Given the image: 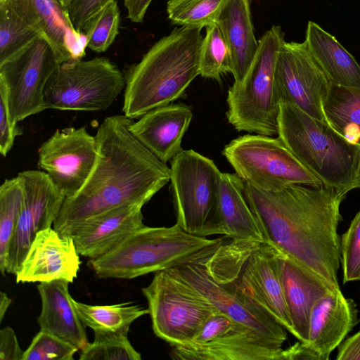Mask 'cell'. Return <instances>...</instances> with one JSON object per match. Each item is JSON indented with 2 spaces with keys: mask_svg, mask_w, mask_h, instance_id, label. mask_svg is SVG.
<instances>
[{
  "mask_svg": "<svg viewBox=\"0 0 360 360\" xmlns=\"http://www.w3.org/2000/svg\"><path fill=\"white\" fill-rule=\"evenodd\" d=\"M243 188L264 243L340 289L338 229L347 194L324 184L266 191L243 181Z\"/></svg>",
  "mask_w": 360,
  "mask_h": 360,
  "instance_id": "1",
  "label": "cell"
},
{
  "mask_svg": "<svg viewBox=\"0 0 360 360\" xmlns=\"http://www.w3.org/2000/svg\"><path fill=\"white\" fill-rule=\"evenodd\" d=\"M125 115L106 117L95 136L98 155L82 188L65 198L53 229L71 236L84 221L129 204H146L170 181V167L130 131Z\"/></svg>",
  "mask_w": 360,
  "mask_h": 360,
  "instance_id": "2",
  "label": "cell"
},
{
  "mask_svg": "<svg viewBox=\"0 0 360 360\" xmlns=\"http://www.w3.org/2000/svg\"><path fill=\"white\" fill-rule=\"evenodd\" d=\"M202 28L180 26L156 41L125 70L122 111L137 119L181 97L199 75Z\"/></svg>",
  "mask_w": 360,
  "mask_h": 360,
  "instance_id": "3",
  "label": "cell"
},
{
  "mask_svg": "<svg viewBox=\"0 0 360 360\" xmlns=\"http://www.w3.org/2000/svg\"><path fill=\"white\" fill-rule=\"evenodd\" d=\"M277 135L323 184L346 194L356 188L360 145L349 141L327 122L280 103Z\"/></svg>",
  "mask_w": 360,
  "mask_h": 360,
  "instance_id": "4",
  "label": "cell"
},
{
  "mask_svg": "<svg viewBox=\"0 0 360 360\" xmlns=\"http://www.w3.org/2000/svg\"><path fill=\"white\" fill-rule=\"evenodd\" d=\"M223 240L190 234L176 223L169 227L144 225L109 252L89 259L88 265L101 278L131 279L185 263Z\"/></svg>",
  "mask_w": 360,
  "mask_h": 360,
  "instance_id": "5",
  "label": "cell"
},
{
  "mask_svg": "<svg viewBox=\"0 0 360 360\" xmlns=\"http://www.w3.org/2000/svg\"><path fill=\"white\" fill-rule=\"evenodd\" d=\"M231 240L205 255L208 269L214 277L235 285L293 335L276 250L266 243Z\"/></svg>",
  "mask_w": 360,
  "mask_h": 360,
  "instance_id": "6",
  "label": "cell"
},
{
  "mask_svg": "<svg viewBox=\"0 0 360 360\" xmlns=\"http://www.w3.org/2000/svg\"><path fill=\"white\" fill-rule=\"evenodd\" d=\"M284 41L281 27L272 26L259 39L255 57L243 79L229 87L226 117L237 131L277 134L280 103L274 88V70Z\"/></svg>",
  "mask_w": 360,
  "mask_h": 360,
  "instance_id": "7",
  "label": "cell"
},
{
  "mask_svg": "<svg viewBox=\"0 0 360 360\" xmlns=\"http://www.w3.org/2000/svg\"><path fill=\"white\" fill-rule=\"evenodd\" d=\"M221 174L214 162L183 150L171 160L170 181L176 224L202 237L223 235L219 215Z\"/></svg>",
  "mask_w": 360,
  "mask_h": 360,
  "instance_id": "8",
  "label": "cell"
},
{
  "mask_svg": "<svg viewBox=\"0 0 360 360\" xmlns=\"http://www.w3.org/2000/svg\"><path fill=\"white\" fill-rule=\"evenodd\" d=\"M125 84L124 73L107 58L66 61L48 81L44 101L46 109L103 111L113 103Z\"/></svg>",
  "mask_w": 360,
  "mask_h": 360,
  "instance_id": "9",
  "label": "cell"
},
{
  "mask_svg": "<svg viewBox=\"0 0 360 360\" xmlns=\"http://www.w3.org/2000/svg\"><path fill=\"white\" fill-rule=\"evenodd\" d=\"M222 153L243 181L263 191H278L295 184H323L278 137L240 136L226 145Z\"/></svg>",
  "mask_w": 360,
  "mask_h": 360,
  "instance_id": "10",
  "label": "cell"
},
{
  "mask_svg": "<svg viewBox=\"0 0 360 360\" xmlns=\"http://www.w3.org/2000/svg\"><path fill=\"white\" fill-rule=\"evenodd\" d=\"M154 333L172 347L189 343L215 308L186 283L163 270L141 289Z\"/></svg>",
  "mask_w": 360,
  "mask_h": 360,
  "instance_id": "11",
  "label": "cell"
},
{
  "mask_svg": "<svg viewBox=\"0 0 360 360\" xmlns=\"http://www.w3.org/2000/svg\"><path fill=\"white\" fill-rule=\"evenodd\" d=\"M283 345L219 312L188 344L173 346L175 360H283Z\"/></svg>",
  "mask_w": 360,
  "mask_h": 360,
  "instance_id": "12",
  "label": "cell"
},
{
  "mask_svg": "<svg viewBox=\"0 0 360 360\" xmlns=\"http://www.w3.org/2000/svg\"><path fill=\"white\" fill-rule=\"evenodd\" d=\"M63 54L39 36L14 57L0 65V82L7 93L9 110L15 122L46 110V85L63 63Z\"/></svg>",
  "mask_w": 360,
  "mask_h": 360,
  "instance_id": "13",
  "label": "cell"
},
{
  "mask_svg": "<svg viewBox=\"0 0 360 360\" xmlns=\"http://www.w3.org/2000/svg\"><path fill=\"white\" fill-rule=\"evenodd\" d=\"M210 250L190 261L166 270L190 285L217 311L283 345L288 335L281 324L232 283L219 279L211 274L204 259Z\"/></svg>",
  "mask_w": 360,
  "mask_h": 360,
  "instance_id": "14",
  "label": "cell"
},
{
  "mask_svg": "<svg viewBox=\"0 0 360 360\" xmlns=\"http://www.w3.org/2000/svg\"><path fill=\"white\" fill-rule=\"evenodd\" d=\"M330 83L305 41L283 42L274 70V88L279 103L292 104L309 115L327 122L322 104Z\"/></svg>",
  "mask_w": 360,
  "mask_h": 360,
  "instance_id": "15",
  "label": "cell"
},
{
  "mask_svg": "<svg viewBox=\"0 0 360 360\" xmlns=\"http://www.w3.org/2000/svg\"><path fill=\"white\" fill-rule=\"evenodd\" d=\"M97 141L84 127L56 130L38 149L37 165L65 198L75 195L91 173Z\"/></svg>",
  "mask_w": 360,
  "mask_h": 360,
  "instance_id": "16",
  "label": "cell"
},
{
  "mask_svg": "<svg viewBox=\"0 0 360 360\" xmlns=\"http://www.w3.org/2000/svg\"><path fill=\"white\" fill-rule=\"evenodd\" d=\"M24 200L11 241L6 271L15 275L21 266L37 233L53 225L65 196L42 170L18 173Z\"/></svg>",
  "mask_w": 360,
  "mask_h": 360,
  "instance_id": "17",
  "label": "cell"
},
{
  "mask_svg": "<svg viewBox=\"0 0 360 360\" xmlns=\"http://www.w3.org/2000/svg\"><path fill=\"white\" fill-rule=\"evenodd\" d=\"M81 261L72 236H63L51 227L38 232L18 271L17 283L65 280L77 277Z\"/></svg>",
  "mask_w": 360,
  "mask_h": 360,
  "instance_id": "18",
  "label": "cell"
},
{
  "mask_svg": "<svg viewBox=\"0 0 360 360\" xmlns=\"http://www.w3.org/2000/svg\"><path fill=\"white\" fill-rule=\"evenodd\" d=\"M0 6L13 11L48 39L66 61L79 60L85 55L86 34L73 27L58 0H0Z\"/></svg>",
  "mask_w": 360,
  "mask_h": 360,
  "instance_id": "19",
  "label": "cell"
},
{
  "mask_svg": "<svg viewBox=\"0 0 360 360\" xmlns=\"http://www.w3.org/2000/svg\"><path fill=\"white\" fill-rule=\"evenodd\" d=\"M359 321L354 300L346 298L340 289L330 290L312 307L305 343L320 360H328Z\"/></svg>",
  "mask_w": 360,
  "mask_h": 360,
  "instance_id": "20",
  "label": "cell"
},
{
  "mask_svg": "<svg viewBox=\"0 0 360 360\" xmlns=\"http://www.w3.org/2000/svg\"><path fill=\"white\" fill-rule=\"evenodd\" d=\"M143 205L129 204L84 221L71 234L80 256L96 259L144 226Z\"/></svg>",
  "mask_w": 360,
  "mask_h": 360,
  "instance_id": "21",
  "label": "cell"
},
{
  "mask_svg": "<svg viewBox=\"0 0 360 360\" xmlns=\"http://www.w3.org/2000/svg\"><path fill=\"white\" fill-rule=\"evenodd\" d=\"M193 117L189 106L168 104L152 109L131 122V134L164 163L183 150L181 142Z\"/></svg>",
  "mask_w": 360,
  "mask_h": 360,
  "instance_id": "22",
  "label": "cell"
},
{
  "mask_svg": "<svg viewBox=\"0 0 360 360\" xmlns=\"http://www.w3.org/2000/svg\"><path fill=\"white\" fill-rule=\"evenodd\" d=\"M276 252L283 295L294 330L293 335L298 340L306 342L313 306L328 290L338 288H333L286 255L276 250Z\"/></svg>",
  "mask_w": 360,
  "mask_h": 360,
  "instance_id": "23",
  "label": "cell"
},
{
  "mask_svg": "<svg viewBox=\"0 0 360 360\" xmlns=\"http://www.w3.org/2000/svg\"><path fill=\"white\" fill-rule=\"evenodd\" d=\"M69 283L65 280L39 283L37 290L41 300V311L38 317V323L41 330L82 351L89 342L86 326L73 305L68 289Z\"/></svg>",
  "mask_w": 360,
  "mask_h": 360,
  "instance_id": "24",
  "label": "cell"
},
{
  "mask_svg": "<svg viewBox=\"0 0 360 360\" xmlns=\"http://www.w3.org/2000/svg\"><path fill=\"white\" fill-rule=\"evenodd\" d=\"M217 23L230 49L234 82H240L258 49L252 22L250 0H229Z\"/></svg>",
  "mask_w": 360,
  "mask_h": 360,
  "instance_id": "25",
  "label": "cell"
},
{
  "mask_svg": "<svg viewBox=\"0 0 360 360\" xmlns=\"http://www.w3.org/2000/svg\"><path fill=\"white\" fill-rule=\"evenodd\" d=\"M219 215L225 237L239 241L264 243L245 199L243 181L236 174H221Z\"/></svg>",
  "mask_w": 360,
  "mask_h": 360,
  "instance_id": "26",
  "label": "cell"
},
{
  "mask_svg": "<svg viewBox=\"0 0 360 360\" xmlns=\"http://www.w3.org/2000/svg\"><path fill=\"white\" fill-rule=\"evenodd\" d=\"M304 41L332 83L360 88V65L335 37L309 21Z\"/></svg>",
  "mask_w": 360,
  "mask_h": 360,
  "instance_id": "27",
  "label": "cell"
},
{
  "mask_svg": "<svg viewBox=\"0 0 360 360\" xmlns=\"http://www.w3.org/2000/svg\"><path fill=\"white\" fill-rule=\"evenodd\" d=\"M322 105L327 122L349 141L360 145V88L331 82Z\"/></svg>",
  "mask_w": 360,
  "mask_h": 360,
  "instance_id": "28",
  "label": "cell"
},
{
  "mask_svg": "<svg viewBox=\"0 0 360 360\" xmlns=\"http://www.w3.org/2000/svg\"><path fill=\"white\" fill-rule=\"evenodd\" d=\"M72 302L81 321L94 331L129 332L134 321L149 314L148 309L130 302L93 305L73 298Z\"/></svg>",
  "mask_w": 360,
  "mask_h": 360,
  "instance_id": "29",
  "label": "cell"
},
{
  "mask_svg": "<svg viewBox=\"0 0 360 360\" xmlns=\"http://www.w3.org/2000/svg\"><path fill=\"white\" fill-rule=\"evenodd\" d=\"M24 191L17 176L4 181L0 186V271H6L11 241L22 211Z\"/></svg>",
  "mask_w": 360,
  "mask_h": 360,
  "instance_id": "30",
  "label": "cell"
},
{
  "mask_svg": "<svg viewBox=\"0 0 360 360\" xmlns=\"http://www.w3.org/2000/svg\"><path fill=\"white\" fill-rule=\"evenodd\" d=\"M229 0H169L167 13L172 24L202 28L217 22Z\"/></svg>",
  "mask_w": 360,
  "mask_h": 360,
  "instance_id": "31",
  "label": "cell"
},
{
  "mask_svg": "<svg viewBox=\"0 0 360 360\" xmlns=\"http://www.w3.org/2000/svg\"><path fill=\"white\" fill-rule=\"evenodd\" d=\"M205 28L200 50L199 75L220 80L222 75L232 71L230 49L217 23Z\"/></svg>",
  "mask_w": 360,
  "mask_h": 360,
  "instance_id": "32",
  "label": "cell"
},
{
  "mask_svg": "<svg viewBox=\"0 0 360 360\" xmlns=\"http://www.w3.org/2000/svg\"><path fill=\"white\" fill-rule=\"evenodd\" d=\"M41 36L11 9L0 6V65Z\"/></svg>",
  "mask_w": 360,
  "mask_h": 360,
  "instance_id": "33",
  "label": "cell"
},
{
  "mask_svg": "<svg viewBox=\"0 0 360 360\" xmlns=\"http://www.w3.org/2000/svg\"><path fill=\"white\" fill-rule=\"evenodd\" d=\"M94 340L82 350L80 360H141L128 332L94 331Z\"/></svg>",
  "mask_w": 360,
  "mask_h": 360,
  "instance_id": "34",
  "label": "cell"
},
{
  "mask_svg": "<svg viewBox=\"0 0 360 360\" xmlns=\"http://www.w3.org/2000/svg\"><path fill=\"white\" fill-rule=\"evenodd\" d=\"M120 20L117 1L113 0L83 29L87 48L98 53L106 51L119 33Z\"/></svg>",
  "mask_w": 360,
  "mask_h": 360,
  "instance_id": "35",
  "label": "cell"
},
{
  "mask_svg": "<svg viewBox=\"0 0 360 360\" xmlns=\"http://www.w3.org/2000/svg\"><path fill=\"white\" fill-rule=\"evenodd\" d=\"M340 265L343 283L360 281V210L340 236Z\"/></svg>",
  "mask_w": 360,
  "mask_h": 360,
  "instance_id": "36",
  "label": "cell"
},
{
  "mask_svg": "<svg viewBox=\"0 0 360 360\" xmlns=\"http://www.w3.org/2000/svg\"><path fill=\"white\" fill-rule=\"evenodd\" d=\"M78 350L71 344L40 330L25 351L23 360H72Z\"/></svg>",
  "mask_w": 360,
  "mask_h": 360,
  "instance_id": "37",
  "label": "cell"
},
{
  "mask_svg": "<svg viewBox=\"0 0 360 360\" xmlns=\"http://www.w3.org/2000/svg\"><path fill=\"white\" fill-rule=\"evenodd\" d=\"M22 133V129L11 117L6 90L4 84L0 82V153L2 156L7 155L15 137Z\"/></svg>",
  "mask_w": 360,
  "mask_h": 360,
  "instance_id": "38",
  "label": "cell"
},
{
  "mask_svg": "<svg viewBox=\"0 0 360 360\" xmlns=\"http://www.w3.org/2000/svg\"><path fill=\"white\" fill-rule=\"evenodd\" d=\"M113 0H72L67 13L73 27L82 32L85 26Z\"/></svg>",
  "mask_w": 360,
  "mask_h": 360,
  "instance_id": "39",
  "label": "cell"
},
{
  "mask_svg": "<svg viewBox=\"0 0 360 360\" xmlns=\"http://www.w3.org/2000/svg\"><path fill=\"white\" fill-rule=\"evenodd\" d=\"M24 352L14 330L9 326L2 328L0 330V359L23 360Z\"/></svg>",
  "mask_w": 360,
  "mask_h": 360,
  "instance_id": "40",
  "label": "cell"
},
{
  "mask_svg": "<svg viewBox=\"0 0 360 360\" xmlns=\"http://www.w3.org/2000/svg\"><path fill=\"white\" fill-rule=\"evenodd\" d=\"M337 360H360V330L338 347Z\"/></svg>",
  "mask_w": 360,
  "mask_h": 360,
  "instance_id": "41",
  "label": "cell"
},
{
  "mask_svg": "<svg viewBox=\"0 0 360 360\" xmlns=\"http://www.w3.org/2000/svg\"><path fill=\"white\" fill-rule=\"evenodd\" d=\"M283 360H320V358L305 342L299 340L283 349Z\"/></svg>",
  "mask_w": 360,
  "mask_h": 360,
  "instance_id": "42",
  "label": "cell"
},
{
  "mask_svg": "<svg viewBox=\"0 0 360 360\" xmlns=\"http://www.w3.org/2000/svg\"><path fill=\"white\" fill-rule=\"evenodd\" d=\"M152 1L153 0H124L127 18L132 22H142Z\"/></svg>",
  "mask_w": 360,
  "mask_h": 360,
  "instance_id": "43",
  "label": "cell"
},
{
  "mask_svg": "<svg viewBox=\"0 0 360 360\" xmlns=\"http://www.w3.org/2000/svg\"><path fill=\"white\" fill-rule=\"evenodd\" d=\"M12 302V300L4 292L0 293V321L1 322L9 306Z\"/></svg>",
  "mask_w": 360,
  "mask_h": 360,
  "instance_id": "44",
  "label": "cell"
},
{
  "mask_svg": "<svg viewBox=\"0 0 360 360\" xmlns=\"http://www.w3.org/2000/svg\"><path fill=\"white\" fill-rule=\"evenodd\" d=\"M72 0H58L61 6L64 8V10L67 12V9L70 4Z\"/></svg>",
  "mask_w": 360,
  "mask_h": 360,
  "instance_id": "45",
  "label": "cell"
},
{
  "mask_svg": "<svg viewBox=\"0 0 360 360\" xmlns=\"http://www.w3.org/2000/svg\"><path fill=\"white\" fill-rule=\"evenodd\" d=\"M360 188V163H359V170H358V174H357L356 184V188Z\"/></svg>",
  "mask_w": 360,
  "mask_h": 360,
  "instance_id": "46",
  "label": "cell"
}]
</instances>
